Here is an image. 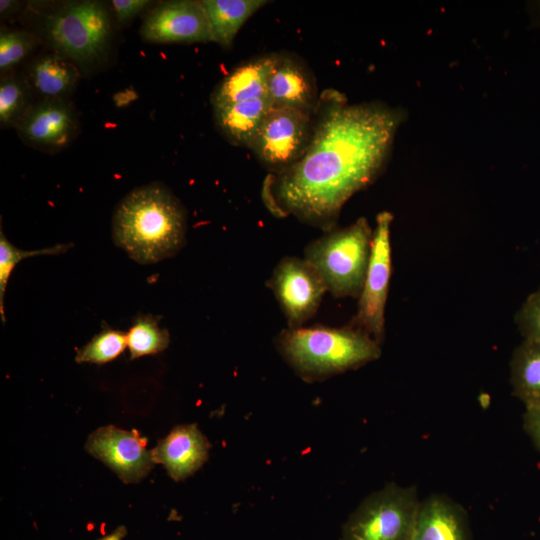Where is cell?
I'll return each instance as SVG.
<instances>
[{"mask_svg":"<svg viewBox=\"0 0 540 540\" xmlns=\"http://www.w3.org/2000/svg\"><path fill=\"white\" fill-rule=\"evenodd\" d=\"M35 44V37L26 31H2L0 34L1 71H6L24 60Z\"/></svg>","mask_w":540,"mask_h":540,"instance_id":"d4e9b609","label":"cell"},{"mask_svg":"<svg viewBox=\"0 0 540 540\" xmlns=\"http://www.w3.org/2000/svg\"><path fill=\"white\" fill-rule=\"evenodd\" d=\"M515 319L525 340L540 342V289L528 296Z\"/></svg>","mask_w":540,"mask_h":540,"instance_id":"484cf974","label":"cell"},{"mask_svg":"<svg viewBox=\"0 0 540 540\" xmlns=\"http://www.w3.org/2000/svg\"><path fill=\"white\" fill-rule=\"evenodd\" d=\"M126 337L131 360L158 354L164 351L170 343L169 332L160 327L159 317L151 314L136 316L126 332Z\"/></svg>","mask_w":540,"mask_h":540,"instance_id":"44dd1931","label":"cell"},{"mask_svg":"<svg viewBox=\"0 0 540 540\" xmlns=\"http://www.w3.org/2000/svg\"><path fill=\"white\" fill-rule=\"evenodd\" d=\"M288 324V328L303 326L319 309L328 292L319 272L306 259L282 258L267 281Z\"/></svg>","mask_w":540,"mask_h":540,"instance_id":"9c48e42d","label":"cell"},{"mask_svg":"<svg viewBox=\"0 0 540 540\" xmlns=\"http://www.w3.org/2000/svg\"><path fill=\"white\" fill-rule=\"evenodd\" d=\"M29 78L32 88L44 100H64L75 89L79 71L71 60L54 52L32 63Z\"/></svg>","mask_w":540,"mask_h":540,"instance_id":"ac0fdd59","label":"cell"},{"mask_svg":"<svg viewBox=\"0 0 540 540\" xmlns=\"http://www.w3.org/2000/svg\"><path fill=\"white\" fill-rule=\"evenodd\" d=\"M523 425L526 433L540 450V406L525 408Z\"/></svg>","mask_w":540,"mask_h":540,"instance_id":"83f0119b","label":"cell"},{"mask_svg":"<svg viewBox=\"0 0 540 540\" xmlns=\"http://www.w3.org/2000/svg\"><path fill=\"white\" fill-rule=\"evenodd\" d=\"M186 213L163 185L138 187L118 204L112 221L115 244L141 264L174 256L186 235Z\"/></svg>","mask_w":540,"mask_h":540,"instance_id":"7a4b0ae2","label":"cell"},{"mask_svg":"<svg viewBox=\"0 0 540 540\" xmlns=\"http://www.w3.org/2000/svg\"><path fill=\"white\" fill-rule=\"evenodd\" d=\"M273 53L256 56L235 67L216 86L211 96L214 108L268 97L267 80Z\"/></svg>","mask_w":540,"mask_h":540,"instance_id":"2e32d148","label":"cell"},{"mask_svg":"<svg viewBox=\"0 0 540 540\" xmlns=\"http://www.w3.org/2000/svg\"><path fill=\"white\" fill-rule=\"evenodd\" d=\"M77 126L74 110L66 101L42 100L29 107L17 128L28 144L52 151L67 146Z\"/></svg>","mask_w":540,"mask_h":540,"instance_id":"4fadbf2b","label":"cell"},{"mask_svg":"<svg viewBox=\"0 0 540 540\" xmlns=\"http://www.w3.org/2000/svg\"><path fill=\"white\" fill-rule=\"evenodd\" d=\"M510 382L513 394L525 408L540 406V342L524 339L514 350Z\"/></svg>","mask_w":540,"mask_h":540,"instance_id":"ffe728a7","label":"cell"},{"mask_svg":"<svg viewBox=\"0 0 540 540\" xmlns=\"http://www.w3.org/2000/svg\"><path fill=\"white\" fill-rule=\"evenodd\" d=\"M147 438L136 429L124 430L114 425L93 431L85 450L114 471L124 483L141 481L154 466Z\"/></svg>","mask_w":540,"mask_h":540,"instance_id":"30bf717a","label":"cell"},{"mask_svg":"<svg viewBox=\"0 0 540 540\" xmlns=\"http://www.w3.org/2000/svg\"><path fill=\"white\" fill-rule=\"evenodd\" d=\"M127 534V529L125 526L117 527L113 532L101 537L98 540H122Z\"/></svg>","mask_w":540,"mask_h":540,"instance_id":"f546056e","label":"cell"},{"mask_svg":"<svg viewBox=\"0 0 540 540\" xmlns=\"http://www.w3.org/2000/svg\"><path fill=\"white\" fill-rule=\"evenodd\" d=\"M314 118L309 111L272 106L248 148L269 173L284 170L305 154Z\"/></svg>","mask_w":540,"mask_h":540,"instance_id":"52a82bcc","label":"cell"},{"mask_svg":"<svg viewBox=\"0 0 540 540\" xmlns=\"http://www.w3.org/2000/svg\"><path fill=\"white\" fill-rule=\"evenodd\" d=\"M411 540H470L464 510L445 496L420 502Z\"/></svg>","mask_w":540,"mask_h":540,"instance_id":"9a60e30c","label":"cell"},{"mask_svg":"<svg viewBox=\"0 0 540 540\" xmlns=\"http://www.w3.org/2000/svg\"><path fill=\"white\" fill-rule=\"evenodd\" d=\"M276 346L284 360L307 382L358 368L381 355L380 343L351 325L287 327L278 334Z\"/></svg>","mask_w":540,"mask_h":540,"instance_id":"3957f363","label":"cell"},{"mask_svg":"<svg viewBox=\"0 0 540 540\" xmlns=\"http://www.w3.org/2000/svg\"><path fill=\"white\" fill-rule=\"evenodd\" d=\"M211 444L196 424L175 426L151 450L155 464H161L175 481L198 471L208 460Z\"/></svg>","mask_w":540,"mask_h":540,"instance_id":"5bb4252c","label":"cell"},{"mask_svg":"<svg viewBox=\"0 0 540 540\" xmlns=\"http://www.w3.org/2000/svg\"><path fill=\"white\" fill-rule=\"evenodd\" d=\"M419 506L415 487L389 483L359 504L341 540H411Z\"/></svg>","mask_w":540,"mask_h":540,"instance_id":"8992f818","label":"cell"},{"mask_svg":"<svg viewBox=\"0 0 540 540\" xmlns=\"http://www.w3.org/2000/svg\"><path fill=\"white\" fill-rule=\"evenodd\" d=\"M72 244H57L37 250H22L13 245L0 231V315L5 323L4 297L9 278L23 259L39 255H59L69 250Z\"/></svg>","mask_w":540,"mask_h":540,"instance_id":"603a6c76","label":"cell"},{"mask_svg":"<svg viewBox=\"0 0 540 540\" xmlns=\"http://www.w3.org/2000/svg\"><path fill=\"white\" fill-rule=\"evenodd\" d=\"M393 216L380 212L373 230L369 264L351 326L381 344L385 334V307L392 271L390 227Z\"/></svg>","mask_w":540,"mask_h":540,"instance_id":"ba28073f","label":"cell"},{"mask_svg":"<svg viewBox=\"0 0 540 540\" xmlns=\"http://www.w3.org/2000/svg\"><path fill=\"white\" fill-rule=\"evenodd\" d=\"M44 33L56 53L79 65L99 62L106 54L112 27L105 6L97 1H73L49 13Z\"/></svg>","mask_w":540,"mask_h":540,"instance_id":"5b68a950","label":"cell"},{"mask_svg":"<svg viewBox=\"0 0 540 540\" xmlns=\"http://www.w3.org/2000/svg\"><path fill=\"white\" fill-rule=\"evenodd\" d=\"M373 230L366 218L333 228L307 245L306 259L334 297H359L371 254Z\"/></svg>","mask_w":540,"mask_h":540,"instance_id":"277c9868","label":"cell"},{"mask_svg":"<svg viewBox=\"0 0 540 540\" xmlns=\"http://www.w3.org/2000/svg\"><path fill=\"white\" fill-rule=\"evenodd\" d=\"M267 92L274 107H292L312 113L316 112L320 99L310 69L290 53H273Z\"/></svg>","mask_w":540,"mask_h":540,"instance_id":"7c38bea8","label":"cell"},{"mask_svg":"<svg viewBox=\"0 0 540 540\" xmlns=\"http://www.w3.org/2000/svg\"><path fill=\"white\" fill-rule=\"evenodd\" d=\"M20 3L14 0H1L0 1V15L1 18H7L17 12Z\"/></svg>","mask_w":540,"mask_h":540,"instance_id":"f1b7e54d","label":"cell"},{"mask_svg":"<svg viewBox=\"0 0 540 540\" xmlns=\"http://www.w3.org/2000/svg\"><path fill=\"white\" fill-rule=\"evenodd\" d=\"M140 34L145 41L159 44L213 41L201 1L193 0L158 5L145 18Z\"/></svg>","mask_w":540,"mask_h":540,"instance_id":"8fae6325","label":"cell"},{"mask_svg":"<svg viewBox=\"0 0 540 540\" xmlns=\"http://www.w3.org/2000/svg\"><path fill=\"white\" fill-rule=\"evenodd\" d=\"M271 108L269 97H264L214 108L213 111L221 134L230 143L248 148Z\"/></svg>","mask_w":540,"mask_h":540,"instance_id":"e0dca14e","label":"cell"},{"mask_svg":"<svg viewBox=\"0 0 540 540\" xmlns=\"http://www.w3.org/2000/svg\"><path fill=\"white\" fill-rule=\"evenodd\" d=\"M267 3L264 0H201L213 42L229 48L247 20Z\"/></svg>","mask_w":540,"mask_h":540,"instance_id":"d6986e66","label":"cell"},{"mask_svg":"<svg viewBox=\"0 0 540 540\" xmlns=\"http://www.w3.org/2000/svg\"><path fill=\"white\" fill-rule=\"evenodd\" d=\"M150 2L147 0H113L111 6L121 24L133 20Z\"/></svg>","mask_w":540,"mask_h":540,"instance_id":"4316f807","label":"cell"},{"mask_svg":"<svg viewBox=\"0 0 540 540\" xmlns=\"http://www.w3.org/2000/svg\"><path fill=\"white\" fill-rule=\"evenodd\" d=\"M402 117L382 103L349 104L341 92L323 91L305 154L266 176L264 205L276 217L335 228L344 204L381 173Z\"/></svg>","mask_w":540,"mask_h":540,"instance_id":"6da1fadb","label":"cell"},{"mask_svg":"<svg viewBox=\"0 0 540 540\" xmlns=\"http://www.w3.org/2000/svg\"><path fill=\"white\" fill-rule=\"evenodd\" d=\"M31 105L27 86L15 77H4L0 82V123L2 127L18 126Z\"/></svg>","mask_w":540,"mask_h":540,"instance_id":"cb8c5ba5","label":"cell"},{"mask_svg":"<svg viewBox=\"0 0 540 540\" xmlns=\"http://www.w3.org/2000/svg\"><path fill=\"white\" fill-rule=\"evenodd\" d=\"M127 347L126 333L104 326L87 344L77 350V363L102 365L118 358Z\"/></svg>","mask_w":540,"mask_h":540,"instance_id":"7402d4cb","label":"cell"}]
</instances>
